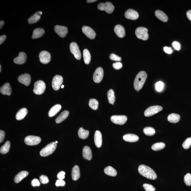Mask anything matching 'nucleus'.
<instances>
[{
	"label": "nucleus",
	"mask_w": 191,
	"mask_h": 191,
	"mask_svg": "<svg viewBox=\"0 0 191 191\" xmlns=\"http://www.w3.org/2000/svg\"><path fill=\"white\" fill-rule=\"evenodd\" d=\"M113 66L115 69L119 70L122 68V65L121 62H117L114 63L113 64Z\"/></svg>",
	"instance_id": "48"
},
{
	"label": "nucleus",
	"mask_w": 191,
	"mask_h": 191,
	"mask_svg": "<svg viewBox=\"0 0 191 191\" xmlns=\"http://www.w3.org/2000/svg\"><path fill=\"white\" fill-rule=\"evenodd\" d=\"M65 172L63 171L59 172L57 175V178L60 180H63L65 178Z\"/></svg>",
	"instance_id": "51"
},
{
	"label": "nucleus",
	"mask_w": 191,
	"mask_h": 191,
	"mask_svg": "<svg viewBox=\"0 0 191 191\" xmlns=\"http://www.w3.org/2000/svg\"><path fill=\"white\" fill-rule=\"evenodd\" d=\"M19 82L25 85L28 86L30 84L31 77L29 74H24L20 76L18 78Z\"/></svg>",
	"instance_id": "16"
},
{
	"label": "nucleus",
	"mask_w": 191,
	"mask_h": 191,
	"mask_svg": "<svg viewBox=\"0 0 191 191\" xmlns=\"http://www.w3.org/2000/svg\"><path fill=\"white\" fill-rule=\"evenodd\" d=\"M80 171L78 166H75L73 167L72 172V178L74 181H76L80 177Z\"/></svg>",
	"instance_id": "25"
},
{
	"label": "nucleus",
	"mask_w": 191,
	"mask_h": 191,
	"mask_svg": "<svg viewBox=\"0 0 191 191\" xmlns=\"http://www.w3.org/2000/svg\"><path fill=\"white\" fill-rule=\"evenodd\" d=\"M143 187L146 191H155L156 189L153 186L148 184H144Z\"/></svg>",
	"instance_id": "44"
},
{
	"label": "nucleus",
	"mask_w": 191,
	"mask_h": 191,
	"mask_svg": "<svg viewBox=\"0 0 191 191\" xmlns=\"http://www.w3.org/2000/svg\"><path fill=\"white\" fill-rule=\"evenodd\" d=\"M55 143H58V142L57 141H55Z\"/></svg>",
	"instance_id": "60"
},
{
	"label": "nucleus",
	"mask_w": 191,
	"mask_h": 191,
	"mask_svg": "<svg viewBox=\"0 0 191 191\" xmlns=\"http://www.w3.org/2000/svg\"><path fill=\"white\" fill-rule=\"evenodd\" d=\"M40 181L41 183L45 184L49 182V179L48 177L45 175H43L41 176L39 178Z\"/></svg>",
	"instance_id": "45"
},
{
	"label": "nucleus",
	"mask_w": 191,
	"mask_h": 191,
	"mask_svg": "<svg viewBox=\"0 0 191 191\" xmlns=\"http://www.w3.org/2000/svg\"><path fill=\"white\" fill-rule=\"evenodd\" d=\"M40 61L43 64H46L50 62L51 56L48 51H41L39 55Z\"/></svg>",
	"instance_id": "13"
},
{
	"label": "nucleus",
	"mask_w": 191,
	"mask_h": 191,
	"mask_svg": "<svg viewBox=\"0 0 191 191\" xmlns=\"http://www.w3.org/2000/svg\"><path fill=\"white\" fill-rule=\"evenodd\" d=\"M26 54L24 52H20L19 56L15 58L14 62L15 64H22L25 63L27 59Z\"/></svg>",
	"instance_id": "18"
},
{
	"label": "nucleus",
	"mask_w": 191,
	"mask_h": 191,
	"mask_svg": "<svg viewBox=\"0 0 191 191\" xmlns=\"http://www.w3.org/2000/svg\"><path fill=\"white\" fill-rule=\"evenodd\" d=\"M143 132L146 135L148 136H152L155 134V129L153 127H146L143 129Z\"/></svg>",
	"instance_id": "40"
},
{
	"label": "nucleus",
	"mask_w": 191,
	"mask_h": 191,
	"mask_svg": "<svg viewBox=\"0 0 191 191\" xmlns=\"http://www.w3.org/2000/svg\"><path fill=\"white\" fill-rule=\"evenodd\" d=\"M138 171L139 174L146 178L152 180H155L157 178V174L155 171L147 166L140 165L139 167Z\"/></svg>",
	"instance_id": "1"
},
{
	"label": "nucleus",
	"mask_w": 191,
	"mask_h": 191,
	"mask_svg": "<svg viewBox=\"0 0 191 191\" xmlns=\"http://www.w3.org/2000/svg\"><path fill=\"white\" fill-rule=\"evenodd\" d=\"M79 137L80 138L82 139H86L88 137L89 132L88 130H86L83 128L81 127L79 129L78 132Z\"/></svg>",
	"instance_id": "34"
},
{
	"label": "nucleus",
	"mask_w": 191,
	"mask_h": 191,
	"mask_svg": "<svg viewBox=\"0 0 191 191\" xmlns=\"http://www.w3.org/2000/svg\"><path fill=\"white\" fill-rule=\"evenodd\" d=\"M83 57L85 63L86 64H88L91 61V56L89 51L87 49H84L83 51Z\"/></svg>",
	"instance_id": "36"
},
{
	"label": "nucleus",
	"mask_w": 191,
	"mask_h": 191,
	"mask_svg": "<svg viewBox=\"0 0 191 191\" xmlns=\"http://www.w3.org/2000/svg\"><path fill=\"white\" fill-rule=\"evenodd\" d=\"M70 49L71 52L74 56L78 60H80L81 58V54L78 46L75 42L71 43L70 45Z\"/></svg>",
	"instance_id": "9"
},
{
	"label": "nucleus",
	"mask_w": 191,
	"mask_h": 191,
	"mask_svg": "<svg viewBox=\"0 0 191 191\" xmlns=\"http://www.w3.org/2000/svg\"><path fill=\"white\" fill-rule=\"evenodd\" d=\"M110 59L113 61H120L122 60V58L114 54H111Z\"/></svg>",
	"instance_id": "46"
},
{
	"label": "nucleus",
	"mask_w": 191,
	"mask_h": 191,
	"mask_svg": "<svg viewBox=\"0 0 191 191\" xmlns=\"http://www.w3.org/2000/svg\"><path fill=\"white\" fill-rule=\"evenodd\" d=\"M172 45L174 49L176 50L179 51L180 50L181 48L180 43L176 41H174L172 43Z\"/></svg>",
	"instance_id": "47"
},
{
	"label": "nucleus",
	"mask_w": 191,
	"mask_h": 191,
	"mask_svg": "<svg viewBox=\"0 0 191 191\" xmlns=\"http://www.w3.org/2000/svg\"><path fill=\"white\" fill-rule=\"evenodd\" d=\"M63 78L62 76L56 75L54 76L52 83V86L54 90L57 91L60 88L61 85L63 83Z\"/></svg>",
	"instance_id": "10"
},
{
	"label": "nucleus",
	"mask_w": 191,
	"mask_h": 191,
	"mask_svg": "<svg viewBox=\"0 0 191 191\" xmlns=\"http://www.w3.org/2000/svg\"><path fill=\"white\" fill-rule=\"evenodd\" d=\"M1 93L3 95L10 96L12 93V90L9 83H6L1 86L0 89Z\"/></svg>",
	"instance_id": "20"
},
{
	"label": "nucleus",
	"mask_w": 191,
	"mask_h": 191,
	"mask_svg": "<svg viewBox=\"0 0 191 191\" xmlns=\"http://www.w3.org/2000/svg\"><path fill=\"white\" fill-rule=\"evenodd\" d=\"M98 9L101 11H104L108 14H111L114 9V6L112 3L107 2L101 3L98 6Z\"/></svg>",
	"instance_id": "6"
},
{
	"label": "nucleus",
	"mask_w": 191,
	"mask_h": 191,
	"mask_svg": "<svg viewBox=\"0 0 191 191\" xmlns=\"http://www.w3.org/2000/svg\"><path fill=\"white\" fill-rule=\"evenodd\" d=\"M6 38V35H3L0 36V45H1L4 42Z\"/></svg>",
	"instance_id": "54"
},
{
	"label": "nucleus",
	"mask_w": 191,
	"mask_h": 191,
	"mask_svg": "<svg viewBox=\"0 0 191 191\" xmlns=\"http://www.w3.org/2000/svg\"><path fill=\"white\" fill-rule=\"evenodd\" d=\"M99 104V102L95 99H91L89 101V106L93 110H97L98 108Z\"/></svg>",
	"instance_id": "39"
},
{
	"label": "nucleus",
	"mask_w": 191,
	"mask_h": 191,
	"mask_svg": "<svg viewBox=\"0 0 191 191\" xmlns=\"http://www.w3.org/2000/svg\"><path fill=\"white\" fill-rule=\"evenodd\" d=\"M164 50L166 53L168 54H171L172 52V50L170 47H168L165 46L164 48Z\"/></svg>",
	"instance_id": "52"
},
{
	"label": "nucleus",
	"mask_w": 191,
	"mask_h": 191,
	"mask_svg": "<svg viewBox=\"0 0 191 191\" xmlns=\"http://www.w3.org/2000/svg\"><path fill=\"white\" fill-rule=\"evenodd\" d=\"M5 136V132L2 130L0 131V143L3 142Z\"/></svg>",
	"instance_id": "53"
},
{
	"label": "nucleus",
	"mask_w": 191,
	"mask_h": 191,
	"mask_svg": "<svg viewBox=\"0 0 191 191\" xmlns=\"http://www.w3.org/2000/svg\"><path fill=\"white\" fill-rule=\"evenodd\" d=\"M111 119L114 124L122 125L127 122V118L125 115H113L111 117Z\"/></svg>",
	"instance_id": "11"
},
{
	"label": "nucleus",
	"mask_w": 191,
	"mask_h": 191,
	"mask_svg": "<svg viewBox=\"0 0 191 191\" xmlns=\"http://www.w3.org/2000/svg\"><path fill=\"white\" fill-rule=\"evenodd\" d=\"M124 140L127 142H135L139 140V137L137 135L133 134H127L123 136Z\"/></svg>",
	"instance_id": "23"
},
{
	"label": "nucleus",
	"mask_w": 191,
	"mask_h": 191,
	"mask_svg": "<svg viewBox=\"0 0 191 191\" xmlns=\"http://www.w3.org/2000/svg\"><path fill=\"white\" fill-rule=\"evenodd\" d=\"M1 65H0V72H1Z\"/></svg>",
	"instance_id": "58"
},
{
	"label": "nucleus",
	"mask_w": 191,
	"mask_h": 191,
	"mask_svg": "<svg viewBox=\"0 0 191 191\" xmlns=\"http://www.w3.org/2000/svg\"><path fill=\"white\" fill-rule=\"evenodd\" d=\"M40 184V183L37 179H34L31 182V185L33 187L39 186Z\"/></svg>",
	"instance_id": "50"
},
{
	"label": "nucleus",
	"mask_w": 191,
	"mask_h": 191,
	"mask_svg": "<svg viewBox=\"0 0 191 191\" xmlns=\"http://www.w3.org/2000/svg\"><path fill=\"white\" fill-rule=\"evenodd\" d=\"M54 29L56 34L62 38L65 37L68 34V29L66 27L57 25L55 27Z\"/></svg>",
	"instance_id": "15"
},
{
	"label": "nucleus",
	"mask_w": 191,
	"mask_h": 191,
	"mask_svg": "<svg viewBox=\"0 0 191 191\" xmlns=\"http://www.w3.org/2000/svg\"><path fill=\"white\" fill-rule=\"evenodd\" d=\"M147 74L144 71L139 72L136 76L134 82V89L139 91L142 88L147 79Z\"/></svg>",
	"instance_id": "2"
},
{
	"label": "nucleus",
	"mask_w": 191,
	"mask_h": 191,
	"mask_svg": "<svg viewBox=\"0 0 191 191\" xmlns=\"http://www.w3.org/2000/svg\"><path fill=\"white\" fill-rule=\"evenodd\" d=\"M42 14V12L38 11L34 14L28 19V22L29 24H33L37 22L41 19V16Z\"/></svg>",
	"instance_id": "24"
},
{
	"label": "nucleus",
	"mask_w": 191,
	"mask_h": 191,
	"mask_svg": "<svg viewBox=\"0 0 191 191\" xmlns=\"http://www.w3.org/2000/svg\"><path fill=\"white\" fill-rule=\"evenodd\" d=\"M191 146V137L188 138L184 141L182 146L184 149H188L190 148Z\"/></svg>",
	"instance_id": "41"
},
{
	"label": "nucleus",
	"mask_w": 191,
	"mask_h": 191,
	"mask_svg": "<svg viewBox=\"0 0 191 191\" xmlns=\"http://www.w3.org/2000/svg\"><path fill=\"white\" fill-rule=\"evenodd\" d=\"M45 34L44 30L42 28H38L34 29L33 32L32 38L33 39H37L42 36Z\"/></svg>",
	"instance_id": "30"
},
{
	"label": "nucleus",
	"mask_w": 191,
	"mask_h": 191,
	"mask_svg": "<svg viewBox=\"0 0 191 191\" xmlns=\"http://www.w3.org/2000/svg\"><path fill=\"white\" fill-rule=\"evenodd\" d=\"M61 88H63L64 87V85H62V86H61Z\"/></svg>",
	"instance_id": "59"
},
{
	"label": "nucleus",
	"mask_w": 191,
	"mask_h": 191,
	"mask_svg": "<svg viewBox=\"0 0 191 191\" xmlns=\"http://www.w3.org/2000/svg\"><path fill=\"white\" fill-rule=\"evenodd\" d=\"M180 119V116L179 114L172 113L168 116L167 120L169 122L173 123H176L179 122Z\"/></svg>",
	"instance_id": "32"
},
{
	"label": "nucleus",
	"mask_w": 191,
	"mask_h": 191,
	"mask_svg": "<svg viewBox=\"0 0 191 191\" xmlns=\"http://www.w3.org/2000/svg\"><path fill=\"white\" fill-rule=\"evenodd\" d=\"M104 172L106 174L111 176H116L117 174V171L110 166L106 167L104 169Z\"/></svg>",
	"instance_id": "33"
},
{
	"label": "nucleus",
	"mask_w": 191,
	"mask_h": 191,
	"mask_svg": "<svg viewBox=\"0 0 191 191\" xmlns=\"http://www.w3.org/2000/svg\"><path fill=\"white\" fill-rule=\"evenodd\" d=\"M82 31L84 34L88 38L91 39H93L96 37V34L95 31L89 27L84 26L82 28Z\"/></svg>",
	"instance_id": "14"
},
{
	"label": "nucleus",
	"mask_w": 191,
	"mask_h": 191,
	"mask_svg": "<svg viewBox=\"0 0 191 191\" xmlns=\"http://www.w3.org/2000/svg\"><path fill=\"white\" fill-rule=\"evenodd\" d=\"M187 16L188 19L191 21V10L187 11Z\"/></svg>",
	"instance_id": "55"
},
{
	"label": "nucleus",
	"mask_w": 191,
	"mask_h": 191,
	"mask_svg": "<svg viewBox=\"0 0 191 191\" xmlns=\"http://www.w3.org/2000/svg\"><path fill=\"white\" fill-rule=\"evenodd\" d=\"M125 16L127 19L132 20H137L139 17V14L137 11L132 9H129L126 11Z\"/></svg>",
	"instance_id": "17"
},
{
	"label": "nucleus",
	"mask_w": 191,
	"mask_h": 191,
	"mask_svg": "<svg viewBox=\"0 0 191 191\" xmlns=\"http://www.w3.org/2000/svg\"><path fill=\"white\" fill-rule=\"evenodd\" d=\"M28 110L26 108L20 109L16 114V118L18 120H20L24 118L27 114Z\"/></svg>",
	"instance_id": "29"
},
{
	"label": "nucleus",
	"mask_w": 191,
	"mask_h": 191,
	"mask_svg": "<svg viewBox=\"0 0 191 191\" xmlns=\"http://www.w3.org/2000/svg\"><path fill=\"white\" fill-rule=\"evenodd\" d=\"M165 144L164 143H157L152 145V149L154 151H159L165 148Z\"/></svg>",
	"instance_id": "38"
},
{
	"label": "nucleus",
	"mask_w": 191,
	"mask_h": 191,
	"mask_svg": "<svg viewBox=\"0 0 191 191\" xmlns=\"http://www.w3.org/2000/svg\"><path fill=\"white\" fill-rule=\"evenodd\" d=\"M10 147V143L9 141H6L4 145L1 147L0 152L1 153L5 154L9 152Z\"/></svg>",
	"instance_id": "37"
},
{
	"label": "nucleus",
	"mask_w": 191,
	"mask_h": 191,
	"mask_svg": "<svg viewBox=\"0 0 191 191\" xmlns=\"http://www.w3.org/2000/svg\"><path fill=\"white\" fill-rule=\"evenodd\" d=\"M46 89V85L44 81L39 80L35 83L34 92L38 95H40L44 92Z\"/></svg>",
	"instance_id": "4"
},
{
	"label": "nucleus",
	"mask_w": 191,
	"mask_h": 191,
	"mask_svg": "<svg viewBox=\"0 0 191 191\" xmlns=\"http://www.w3.org/2000/svg\"><path fill=\"white\" fill-rule=\"evenodd\" d=\"M62 108L61 105L60 104H56L55 106H53L49 111L48 115L50 117H52L55 116L58 112H59Z\"/></svg>",
	"instance_id": "26"
},
{
	"label": "nucleus",
	"mask_w": 191,
	"mask_h": 191,
	"mask_svg": "<svg viewBox=\"0 0 191 191\" xmlns=\"http://www.w3.org/2000/svg\"><path fill=\"white\" fill-rule=\"evenodd\" d=\"M184 182L185 183L186 185L187 186L191 185V174L190 173H188L186 174L184 176Z\"/></svg>",
	"instance_id": "42"
},
{
	"label": "nucleus",
	"mask_w": 191,
	"mask_h": 191,
	"mask_svg": "<svg viewBox=\"0 0 191 191\" xmlns=\"http://www.w3.org/2000/svg\"><path fill=\"white\" fill-rule=\"evenodd\" d=\"M28 175H29V172L26 171H22L20 172L15 177L14 181L16 183H19L22 179L27 176Z\"/></svg>",
	"instance_id": "27"
},
{
	"label": "nucleus",
	"mask_w": 191,
	"mask_h": 191,
	"mask_svg": "<svg viewBox=\"0 0 191 191\" xmlns=\"http://www.w3.org/2000/svg\"><path fill=\"white\" fill-rule=\"evenodd\" d=\"M107 97L109 104L114 105L115 101V96L114 91L112 89H111L108 91Z\"/></svg>",
	"instance_id": "35"
},
{
	"label": "nucleus",
	"mask_w": 191,
	"mask_h": 191,
	"mask_svg": "<svg viewBox=\"0 0 191 191\" xmlns=\"http://www.w3.org/2000/svg\"><path fill=\"white\" fill-rule=\"evenodd\" d=\"M57 146V143L55 142H53L48 144L41 150L40 153L41 155L45 157L51 155L55 150Z\"/></svg>",
	"instance_id": "3"
},
{
	"label": "nucleus",
	"mask_w": 191,
	"mask_h": 191,
	"mask_svg": "<svg viewBox=\"0 0 191 191\" xmlns=\"http://www.w3.org/2000/svg\"><path fill=\"white\" fill-rule=\"evenodd\" d=\"M164 87V83L161 81H159L155 84V89L158 92H161L162 90Z\"/></svg>",
	"instance_id": "43"
},
{
	"label": "nucleus",
	"mask_w": 191,
	"mask_h": 191,
	"mask_svg": "<svg viewBox=\"0 0 191 191\" xmlns=\"http://www.w3.org/2000/svg\"><path fill=\"white\" fill-rule=\"evenodd\" d=\"M94 141L95 145L97 148H100L102 143V135L99 131H96L94 134Z\"/></svg>",
	"instance_id": "19"
},
{
	"label": "nucleus",
	"mask_w": 191,
	"mask_h": 191,
	"mask_svg": "<svg viewBox=\"0 0 191 191\" xmlns=\"http://www.w3.org/2000/svg\"><path fill=\"white\" fill-rule=\"evenodd\" d=\"M114 31L115 34L119 38H123L125 35V30L123 27L120 25H117L115 27Z\"/></svg>",
	"instance_id": "21"
},
{
	"label": "nucleus",
	"mask_w": 191,
	"mask_h": 191,
	"mask_svg": "<svg viewBox=\"0 0 191 191\" xmlns=\"http://www.w3.org/2000/svg\"><path fill=\"white\" fill-rule=\"evenodd\" d=\"M162 110V108L160 106H151L146 109L144 112V115L146 117H150L157 113Z\"/></svg>",
	"instance_id": "8"
},
{
	"label": "nucleus",
	"mask_w": 191,
	"mask_h": 191,
	"mask_svg": "<svg viewBox=\"0 0 191 191\" xmlns=\"http://www.w3.org/2000/svg\"><path fill=\"white\" fill-rule=\"evenodd\" d=\"M41 139L38 136H29L24 139L25 143L29 146H35L40 143Z\"/></svg>",
	"instance_id": "7"
},
{
	"label": "nucleus",
	"mask_w": 191,
	"mask_h": 191,
	"mask_svg": "<svg viewBox=\"0 0 191 191\" xmlns=\"http://www.w3.org/2000/svg\"><path fill=\"white\" fill-rule=\"evenodd\" d=\"M83 155L84 159L91 160L92 158V153L91 149L88 146H86L83 149Z\"/></svg>",
	"instance_id": "22"
},
{
	"label": "nucleus",
	"mask_w": 191,
	"mask_h": 191,
	"mask_svg": "<svg viewBox=\"0 0 191 191\" xmlns=\"http://www.w3.org/2000/svg\"><path fill=\"white\" fill-rule=\"evenodd\" d=\"M96 1H97L96 0H88L87 1V3H91L95 2Z\"/></svg>",
	"instance_id": "57"
},
{
	"label": "nucleus",
	"mask_w": 191,
	"mask_h": 191,
	"mask_svg": "<svg viewBox=\"0 0 191 191\" xmlns=\"http://www.w3.org/2000/svg\"><path fill=\"white\" fill-rule=\"evenodd\" d=\"M148 29L143 27H139L136 30L135 34L137 37L139 39L146 41L148 39Z\"/></svg>",
	"instance_id": "5"
},
{
	"label": "nucleus",
	"mask_w": 191,
	"mask_h": 191,
	"mask_svg": "<svg viewBox=\"0 0 191 191\" xmlns=\"http://www.w3.org/2000/svg\"><path fill=\"white\" fill-rule=\"evenodd\" d=\"M65 182L64 180H60V179H58V180L56 181L55 185L57 187L59 186H64L65 185Z\"/></svg>",
	"instance_id": "49"
},
{
	"label": "nucleus",
	"mask_w": 191,
	"mask_h": 191,
	"mask_svg": "<svg viewBox=\"0 0 191 191\" xmlns=\"http://www.w3.org/2000/svg\"><path fill=\"white\" fill-rule=\"evenodd\" d=\"M4 21H1L0 22V29H1L2 28L4 24Z\"/></svg>",
	"instance_id": "56"
},
{
	"label": "nucleus",
	"mask_w": 191,
	"mask_h": 191,
	"mask_svg": "<svg viewBox=\"0 0 191 191\" xmlns=\"http://www.w3.org/2000/svg\"><path fill=\"white\" fill-rule=\"evenodd\" d=\"M69 112L67 111H65L59 115L56 119V123L59 124L64 121L69 116Z\"/></svg>",
	"instance_id": "31"
},
{
	"label": "nucleus",
	"mask_w": 191,
	"mask_h": 191,
	"mask_svg": "<svg viewBox=\"0 0 191 191\" xmlns=\"http://www.w3.org/2000/svg\"><path fill=\"white\" fill-rule=\"evenodd\" d=\"M104 76V71L102 68H98L94 72L93 76L94 82L99 83L102 81Z\"/></svg>",
	"instance_id": "12"
},
{
	"label": "nucleus",
	"mask_w": 191,
	"mask_h": 191,
	"mask_svg": "<svg viewBox=\"0 0 191 191\" xmlns=\"http://www.w3.org/2000/svg\"><path fill=\"white\" fill-rule=\"evenodd\" d=\"M155 15L158 19L164 22H167L168 20L167 15L162 11L157 10L155 11Z\"/></svg>",
	"instance_id": "28"
}]
</instances>
